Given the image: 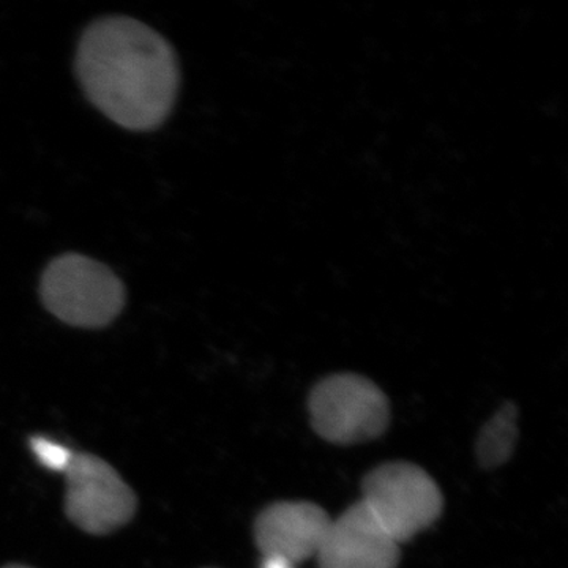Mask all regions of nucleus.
I'll list each match as a JSON object with an SVG mask.
<instances>
[{"label": "nucleus", "mask_w": 568, "mask_h": 568, "mask_svg": "<svg viewBox=\"0 0 568 568\" xmlns=\"http://www.w3.org/2000/svg\"><path fill=\"white\" fill-rule=\"evenodd\" d=\"M398 544L432 526L443 511V493L422 467L395 462L366 476L361 500Z\"/></svg>", "instance_id": "obj_3"}, {"label": "nucleus", "mask_w": 568, "mask_h": 568, "mask_svg": "<svg viewBox=\"0 0 568 568\" xmlns=\"http://www.w3.org/2000/svg\"><path fill=\"white\" fill-rule=\"evenodd\" d=\"M77 73L97 110L123 129H159L173 111L179 65L173 47L144 22L106 17L82 33Z\"/></svg>", "instance_id": "obj_1"}, {"label": "nucleus", "mask_w": 568, "mask_h": 568, "mask_svg": "<svg viewBox=\"0 0 568 568\" xmlns=\"http://www.w3.org/2000/svg\"><path fill=\"white\" fill-rule=\"evenodd\" d=\"M331 521L316 504L286 500L261 511L254 523V537L264 558L297 564L317 555Z\"/></svg>", "instance_id": "obj_7"}, {"label": "nucleus", "mask_w": 568, "mask_h": 568, "mask_svg": "<svg viewBox=\"0 0 568 568\" xmlns=\"http://www.w3.org/2000/svg\"><path fill=\"white\" fill-rule=\"evenodd\" d=\"M48 312L74 327L111 324L125 306V286L106 265L78 253L55 257L40 283Z\"/></svg>", "instance_id": "obj_2"}, {"label": "nucleus", "mask_w": 568, "mask_h": 568, "mask_svg": "<svg viewBox=\"0 0 568 568\" xmlns=\"http://www.w3.org/2000/svg\"><path fill=\"white\" fill-rule=\"evenodd\" d=\"M517 437V407L508 403L481 428L476 446L478 463L488 469L504 465L514 454Z\"/></svg>", "instance_id": "obj_8"}, {"label": "nucleus", "mask_w": 568, "mask_h": 568, "mask_svg": "<svg viewBox=\"0 0 568 568\" xmlns=\"http://www.w3.org/2000/svg\"><path fill=\"white\" fill-rule=\"evenodd\" d=\"M316 558L320 568H396L399 544L357 503L332 519Z\"/></svg>", "instance_id": "obj_6"}, {"label": "nucleus", "mask_w": 568, "mask_h": 568, "mask_svg": "<svg viewBox=\"0 0 568 568\" xmlns=\"http://www.w3.org/2000/svg\"><path fill=\"white\" fill-rule=\"evenodd\" d=\"M295 564L290 560L280 558H264L263 567L261 568H295Z\"/></svg>", "instance_id": "obj_10"}, {"label": "nucleus", "mask_w": 568, "mask_h": 568, "mask_svg": "<svg viewBox=\"0 0 568 568\" xmlns=\"http://www.w3.org/2000/svg\"><path fill=\"white\" fill-rule=\"evenodd\" d=\"M31 448L41 465L48 467V469L55 470V473L65 474L71 459L74 457L70 448L61 446V444L54 443V440L47 439V437H33Z\"/></svg>", "instance_id": "obj_9"}, {"label": "nucleus", "mask_w": 568, "mask_h": 568, "mask_svg": "<svg viewBox=\"0 0 568 568\" xmlns=\"http://www.w3.org/2000/svg\"><path fill=\"white\" fill-rule=\"evenodd\" d=\"M317 435L335 444H355L383 435L390 418L384 392L368 377L339 373L321 381L310 395Z\"/></svg>", "instance_id": "obj_4"}, {"label": "nucleus", "mask_w": 568, "mask_h": 568, "mask_svg": "<svg viewBox=\"0 0 568 568\" xmlns=\"http://www.w3.org/2000/svg\"><path fill=\"white\" fill-rule=\"evenodd\" d=\"M3 568H31V567L17 566V564H14V566H7V567H3Z\"/></svg>", "instance_id": "obj_11"}, {"label": "nucleus", "mask_w": 568, "mask_h": 568, "mask_svg": "<svg viewBox=\"0 0 568 568\" xmlns=\"http://www.w3.org/2000/svg\"><path fill=\"white\" fill-rule=\"evenodd\" d=\"M65 477V510L78 528L104 536L133 518L136 496L104 459L74 454Z\"/></svg>", "instance_id": "obj_5"}]
</instances>
